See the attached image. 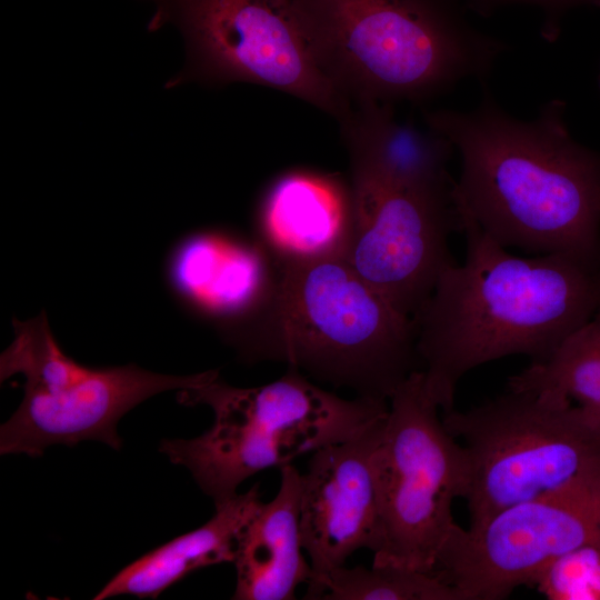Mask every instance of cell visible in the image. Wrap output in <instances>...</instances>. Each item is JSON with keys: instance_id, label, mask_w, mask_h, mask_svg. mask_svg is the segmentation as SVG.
Returning <instances> with one entry per match:
<instances>
[{"instance_id": "cell-1", "label": "cell", "mask_w": 600, "mask_h": 600, "mask_svg": "<svg viewBox=\"0 0 600 600\" xmlns=\"http://www.w3.org/2000/svg\"><path fill=\"white\" fill-rule=\"evenodd\" d=\"M482 84L471 110L423 113L459 153L458 214L507 249L600 261V152L572 137L563 100L550 99L522 120Z\"/></svg>"}, {"instance_id": "cell-2", "label": "cell", "mask_w": 600, "mask_h": 600, "mask_svg": "<svg viewBox=\"0 0 600 600\" xmlns=\"http://www.w3.org/2000/svg\"><path fill=\"white\" fill-rule=\"evenodd\" d=\"M459 219L464 262L441 274L413 319L424 384L443 413L469 371L516 354L543 362L600 309V261L517 257Z\"/></svg>"}, {"instance_id": "cell-3", "label": "cell", "mask_w": 600, "mask_h": 600, "mask_svg": "<svg viewBox=\"0 0 600 600\" xmlns=\"http://www.w3.org/2000/svg\"><path fill=\"white\" fill-rule=\"evenodd\" d=\"M222 339L247 363L282 362L378 400L421 370L413 321L344 258L279 263L267 306Z\"/></svg>"}, {"instance_id": "cell-4", "label": "cell", "mask_w": 600, "mask_h": 600, "mask_svg": "<svg viewBox=\"0 0 600 600\" xmlns=\"http://www.w3.org/2000/svg\"><path fill=\"white\" fill-rule=\"evenodd\" d=\"M312 56L351 106L421 103L481 82L507 50L461 0H294Z\"/></svg>"}, {"instance_id": "cell-5", "label": "cell", "mask_w": 600, "mask_h": 600, "mask_svg": "<svg viewBox=\"0 0 600 600\" xmlns=\"http://www.w3.org/2000/svg\"><path fill=\"white\" fill-rule=\"evenodd\" d=\"M177 400L208 406L213 423L192 439L162 440L159 451L186 467L214 504L237 494L253 474L351 439L389 410L386 400L343 399L294 368L253 388L230 386L211 370L201 383L179 390Z\"/></svg>"}, {"instance_id": "cell-6", "label": "cell", "mask_w": 600, "mask_h": 600, "mask_svg": "<svg viewBox=\"0 0 600 600\" xmlns=\"http://www.w3.org/2000/svg\"><path fill=\"white\" fill-rule=\"evenodd\" d=\"M442 422L468 458L470 524L600 478V430L560 394L508 390Z\"/></svg>"}, {"instance_id": "cell-7", "label": "cell", "mask_w": 600, "mask_h": 600, "mask_svg": "<svg viewBox=\"0 0 600 600\" xmlns=\"http://www.w3.org/2000/svg\"><path fill=\"white\" fill-rule=\"evenodd\" d=\"M12 322L14 339L1 353L0 379L21 373L26 382L20 406L1 426V454L38 457L50 446L83 440L120 450L117 426L128 411L160 392L194 387L210 373L162 374L136 364L87 367L62 351L44 311Z\"/></svg>"}, {"instance_id": "cell-8", "label": "cell", "mask_w": 600, "mask_h": 600, "mask_svg": "<svg viewBox=\"0 0 600 600\" xmlns=\"http://www.w3.org/2000/svg\"><path fill=\"white\" fill-rule=\"evenodd\" d=\"M421 370L389 399L373 456L379 509L372 564L433 572L458 523L456 499H464L470 469L463 446L444 427Z\"/></svg>"}, {"instance_id": "cell-9", "label": "cell", "mask_w": 600, "mask_h": 600, "mask_svg": "<svg viewBox=\"0 0 600 600\" xmlns=\"http://www.w3.org/2000/svg\"><path fill=\"white\" fill-rule=\"evenodd\" d=\"M150 32L173 24L186 49L182 70L166 88L187 82H246L292 96L336 118L351 109L318 67L294 0H150Z\"/></svg>"}, {"instance_id": "cell-10", "label": "cell", "mask_w": 600, "mask_h": 600, "mask_svg": "<svg viewBox=\"0 0 600 600\" xmlns=\"http://www.w3.org/2000/svg\"><path fill=\"white\" fill-rule=\"evenodd\" d=\"M600 541V478L548 492L453 529L432 573L462 600H500L559 557Z\"/></svg>"}, {"instance_id": "cell-11", "label": "cell", "mask_w": 600, "mask_h": 600, "mask_svg": "<svg viewBox=\"0 0 600 600\" xmlns=\"http://www.w3.org/2000/svg\"><path fill=\"white\" fill-rule=\"evenodd\" d=\"M453 183L397 184L351 176L356 233L347 260L412 321L441 274L458 263L449 248L450 236L461 231Z\"/></svg>"}, {"instance_id": "cell-12", "label": "cell", "mask_w": 600, "mask_h": 600, "mask_svg": "<svg viewBox=\"0 0 600 600\" xmlns=\"http://www.w3.org/2000/svg\"><path fill=\"white\" fill-rule=\"evenodd\" d=\"M387 414L360 434L310 454L300 498L301 542L311 567L307 586L346 566L356 551L376 549L373 456Z\"/></svg>"}, {"instance_id": "cell-13", "label": "cell", "mask_w": 600, "mask_h": 600, "mask_svg": "<svg viewBox=\"0 0 600 600\" xmlns=\"http://www.w3.org/2000/svg\"><path fill=\"white\" fill-rule=\"evenodd\" d=\"M164 273L181 307L212 323L223 338L267 306L277 286L279 263L261 241L206 229L173 246Z\"/></svg>"}, {"instance_id": "cell-14", "label": "cell", "mask_w": 600, "mask_h": 600, "mask_svg": "<svg viewBox=\"0 0 600 600\" xmlns=\"http://www.w3.org/2000/svg\"><path fill=\"white\" fill-rule=\"evenodd\" d=\"M257 222L279 263L348 259L356 233L351 186L333 173L288 171L267 188Z\"/></svg>"}, {"instance_id": "cell-15", "label": "cell", "mask_w": 600, "mask_h": 600, "mask_svg": "<svg viewBox=\"0 0 600 600\" xmlns=\"http://www.w3.org/2000/svg\"><path fill=\"white\" fill-rule=\"evenodd\" d=\"M302 473L280 468V486L269 502H260L243 528L233 564L236 600H292L308 583L311 567L302 551L300 498Z\"/></svg>"}, {"instance_id": "cell-16", "label": "cell", "mask_w": 600, "mask_h": 600, "mask_svg": "<svg viewBox=\"0 0 600 600\" xmlns=\"http://www.w3.org/2000/svg\"><path fill=\"white\" fill-rule=\"evenodd\" d=\"M259 486L214 504L212 518L201 527L151 550L120 570L94 600L130 594L157 598L191 572L233 562L239 537L258 508Z\"/></svg>"}, {"instance_id": "cell-17", "label": "cell", "mask_w": 600, "mask_h": 600, "mask_svg": "<svg viewBox=\"0 0 600 600\" xmlns=\"http://www.w3.org/2000/svg\"><path fill=\"white\" fill-rule=\"evenodd\" d=\"M508 390L560 394L600 430V309L549 359L510 377Z\"/></svg>"}, {"instance_id": "cell-18", "label": "cell", "mask_w": 600, "mask_h": 600, "mask_svg": "<svg viewBox=\"0 0 600 600\" xmlns=\"http://www.w3.org/2000/svg\"><path fill=\"white\" fill-rule=\"evenodd\" d=\"M303 599L317 600H462L431 572L391 564L342 566L307 587Z\"/></svg>"}, {"instance_id": "cell-19", "label": "cell", "mask_w": 600, "mask_h": 600, "mask_svg": "<svg viewBox=\"0 0 600 600\" xmlns=\"http://www.w3.org/2000/svg\"><path fill=\"white\" fill-rule=\"evenodd\" d=\"M532 587L550 600H600V541L552 561Z\"/></svg>"}, {"instance_id": "cell-20", "label": "cell", "mask_w": 600, "mask_h": 600, "mask_svg": "<svg viewBox=\"0 0 600 600\" xmlns=\"http://www.w3.org/2000/svg\"><path fill=\"white\" fill-rule=\"evenodd\" d=\"M468 10L488 16L506 6H527L534 8L541 17L540 34L547 42L558 40L564 16L579 7L600 8V0H461Z\"/></svg>"}, {"instance_id": "cell-21", "label": "cell", "mask_w": 600, "mask_h": 600, "mask_svg": "<svg viewBox=\"0 0 600 600\" xmlns=\"http://www.w3.org/2000/svg\"><path fill=\"white\" fill-rule=\"evenodd\" d=\"M598 80H599V88H600V71H599V78H598Z\"/></svg>"}]
</instances>
